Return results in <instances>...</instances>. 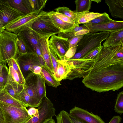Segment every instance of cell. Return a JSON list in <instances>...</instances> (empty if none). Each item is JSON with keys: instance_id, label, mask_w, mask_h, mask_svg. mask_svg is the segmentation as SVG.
Masks as SVG:
<instances>
[{"instance_id": "cell-1", "label": "cell", "mask_w": 123, "mask_h": 123, "mask_svg": "<svg viewBox=\"0 0 123 123\" xmlns=\"http://www.w3.org/2000/svg\"><path fill=\"white\" fill-rule=\"evenodd\" d=\"M82 82L87 88L99 92L123 87V41L112 46H103L98 58Z\"/></svg>"}, {"instance_id": "cell-2", "label": "cell", "mask_w": 123, "mask_h": 123, "mask_svg": "<svg viewBox=\"0 0 123 123\" xmlns=\"http://www.w3.org/2000/svg\"><path fill=\"white\" fill-rule=\"evenodd\" d=\"M110 33L109 32H101L85 34L77 45L76 53L71 58L80 59L90 51L100 46L102 42L108 37Z\"/></svg>"}, {"instance_id": "cell-3", "label": "cell", "mask_w": 123, "mask_h": 123, "mask_svg": "<svg viewBox=\"0 0 123 123\" xmlns=\"http://www.w3.org/2000/svg\"><path fill=\"white\" fill-rule=\"evenodd\" d=\"M17 34L6 30L0 33V64H6L9 60L17 57Z\"/></svg>"}, {"instance_id": "cell-4", "label": "cell", "mask_w": 123, "mask_h": 123, "mask_svg": "<svg viewBox=\"0 0 123 123\" xmlns=\"http://www.w3.org/2000/svg\"><path fill=\"white\" fill-rule=\"evenodd\" d=\"M47 12L45 11L28 27L42 38L50 37L62 32L53 23Z\"/></svg>"}, {"instance_id": "cell-5", "label": "cell", "mask_w": 123, "mask_h": 123, "mask_svg": "<svg viewBox=\"0 0 123 123\" xmlns=\"http://www.w3.org/2000/svg\"><path fill=\"white\" fill-rule=\"evenodd\" d=\"M0 107L3 113L4 123H25L32 117L29 115L25 107H17L0 102Z\"/></svg>"}, {"instance_id": "cell-6", "label": "cell", "mask_w": 123, "mask_h": 123, "mask_svg": "<svg viewBox=\"0 0 123 123\" xmlns=\"http://www.w3.org/2000/svg\"><path fill=\"white\" fill-rule=\"evenodd\" d=\"M37 107L38 115L32 116L25 123H45L55 115L53 104L46 96L42 99Z\"/></svg>"}, {"instance_id": "cell-7", "label": "cell", "mask_w": 123, "mask_h": 123, "mask_svg": "<svg viewBox=\"0 0 123 123\" xmlns=\"http://www.w3.org/2000/svg\"><path fill=\"white\" fill-rule=\"evenodd\" d=\"M69 61L73 66L71 72L65 79L72 80L78 78H84L88 74L96 62L91 60L77 59L71 58L65 60Z\"/></svg>"}, {"instance_id": "cell-8", "label": "cell", "mask_w": 123, "mask_h": 123, "mask_svg": "<svg viewBox=\"0 0 123 123\" xmlns=\"http://www.w3.org/2000/svg\"><path fill=\"white\" fill-rule=\"evenodd\" d=\"M17 34L24 42L27 53H35L36 49L41 47L40 40L42 37L29 27H25Z\"/></svg>"}, {"instance_id": "cell-9", "label": "cell", "mask_w": 123, "mask_h": 123, "mask_svg": "<svg viewBox=\"0 0 123 123\" xmlns=\"http://www.w3.org/2000/svg\"><path fill=\"white\" fill-rule=\"evenodd\" d=\"M16 60L23 75L29 71L33 73L39 66H43L41 64L38 56L34 53L18 55Z\"/></svg>"}, {"instance_id": "cell-10", "label": "cell", "mask_w": 123, "mask_h": 123, "mask_svg": "<svg viewBox=\"0 0 123 123\" xmlns=\"http://www.w3.org/2000/svg\"><path fill=\"white\" fill-rule=\"evenodd\" d=\"M44 12L42 11L39 13L33 12L25 15L7 25L5 27V29L9 32L17 34L25 27H29L35 20L42 15Z\"/></svg>"}, {"instance_id": "cell-11", "label": "cell", "mask_w": 123, "mask_h": 123, "mask_svg": "<svg viewBox=\"0 0 123 123\" xmlns=\"http://www.w3.org/2000/svg\"><path fill=\"white\" fill-rule=\"evenodd\" d=\"M24 15L12 7L7 0H0V20L5 27Z\"/></svg>"}, {"instance_id": "cell-12", "label": "cell", "mask_w": 123, "mask_h": 123, "mask_svg": "<svg viewBox=\"0 0 123 123\" xmlns=\"http://www.w3.org/2000/svg\"><path fill=\"white\" fill-rule=\"evenodd\" d=\"M69 114L83 123H105L98 115L76 106L70 111Z\"/></svg>"}, {"instance_id": "cell-13", "label": "cell", "mask_w": 123, "mask_h": 123, "mask_svg": "<svg viewBox=\"0 0 123 123\" xmlns=\"http://www.w3.org/2000/svg\"><path fill=\"white\" fill-rule=\"evenodd\" d=\"M68 38L59 37L55 35L51 36L49 42L58 56L59 59L63 60L69 49Z\"/></svg>"}, {"instance_id": "cell-14", "label": "cell", "mask_w": 123, "mask_h": 123, "mask_svg": "<svg viewBox=\"0 0 123 123\" xmlns=\"http://www.w3.org/2000/svg\"><path fill=\"white\" fill-rule=\"evenodd\" d=\"M35 74L31 72L25 78L24 89L31 98V107H37L39 105L35 81Z\"/></svg>"}, {"instance_id": "cell-15", "label": "cell", "mask_w": 123, "mask_h": 123, "mask_svg": "<svg viewBox=\"0 0 123 123\" xmlns=\"http://www.w3.org/2000/svg\"><path fill=\"white\" fill-rule=\"evenodd\" d=\"M90 32L112 31L123 29V21H117L112 20L109 23L86 26Z\"/></svg>"}, {"instance_id": "cell-16", "label": "cell", "mask_w": 123, "mask_h": 123, "mask_svg": "<svg viewBox=\"0 0 123 123\" xmlns=\"http://www.w3.org/2000/svg\"><path fill=\"white\" fill-rule=\"evenodd\" d=\"M58 62L57 70L53 76L56 80L60 82L62 80L66 79L71 72L73 66L69 61L64 59L58 60Z\"/></svg>"}, {"instance_id": "cell-17", "label": "cell", "mask_w": 123, "mask_h": 123, "mask_svg": "<svg viewBox=\"0 0 123 123\" xmlns=\"http://www.w3.org/2000/svg\"><path fill=\"white\" fill-rule=\"evenodd\" d=\"M113 17L123 19V0H105Z\"/></svg>"}, {"instance_id": "cell-18", "label": "cell", "mask_w": 123, "mask_h": 123, "mask_svg": "<svg viewBox=\"0 0 123 123\" xmlns=\"http://www.w3.org/2000/svg\"><path fill=\"white\" fill-rule=\"evenodd\" d=\"M50 37H43L41 39L42 55L45 64V66L48 68L53 76L54 72L48 46V42Z\"/></svg>"}, {"instance_id": "cell-19", "label": "cell", "mask_w": 123, "mask_h": 123, "mask_svg": "<svg viewBox=\"0 0 123 123\" xmlns=\"http://www.w3.org/2000/svg\"><path fill=\"white\" fill-rule=\"evenodd\" d=\"M7 1L12 7L24 15L33 12L29 0H9Z\"/></svg>"}, {"instance_id": "cell-20", "label": "cell", "mask_w": 123, "mask_h": 123, "mask_svg": "<svg viewBox=\"0 0 123 123\" xmlns=\"http://www.w3.org/2000/svg\"><path fill=\"white\" fill-rule=\"evenodd\" d=\"M103 46L108 47L118 44L123 40V29L110 32Z\"/></svg>"}, {"instance_id": "cell-21", "label": "cell", "mask_w": 123, "mask_h": 123, "mask_svg": "<svg viewBox=\"0 0 123 123\" xmlns=\"http://www.w3.org/2000/svg\"><path fill=\"white\" fill-rule=\"evenodd\" d=\"M24 88V85L15 82L9 75L7 82L4 88L9 94L17 100L18 95Z\"/></svg>"}, {"instance_id": "cell-22", "label": "cell", "mask_w": 123, "mask_h": 123, "mask_svg": "<svg viewBox=\"0 0 123 123\" xmlns=\"http://www.w3.org/2000/svg\"><path fill=\"white\" fill-rule=\"evenodd\" d=\"M90 32L87 28L84 25L75 26L71 29L57 34L58 36L63 38H68L73 36L83 35Z\"/></svg>"}, {"instance_id": "cell-23", "label": "cell", "mask_w": 123, "mask_h": 123, "mask_svg": "<svg viewBox=\"0 0 123 123\" xmlns=\"http://www.w3.org/2000/svg\"><path fill=\"white\" fill-rule=\"evenodd\" d=\"M0 102L17 107H26L25 105L9 94L4 88L0 92Z\"/></svg>"}, {"instance_id": "cell-24", "label": "cell", "mask_w": 123, "mask_h": 123, "mask_svg": "<svg viewBox=\"0 0 123 123\" xmlns=\"http://www.w3.org/2000/svg\"><path fill=\"white\" fill-rule=\"evenodd\" d=\"M49 86L56 87L61 85L60 82L56 80L46 66H43L39 75Z\"/></svg>"}, {"instance_id": "cell-25", "label": "cell", "mask_w": 123, "mask_h": 123, "mask_svg": "<svg viewBox=\"0 0 123 123\" xmlns=\"http://www.w3.org/2000/svg\"><path fill=\"white\" fill-rule=\"evenodd\" d=\"M47 14L54 25L60 30L62 32L68 30L75 26H79V24H74L65 22L52 14L51 12H47Z\"/></svg>"}, {"instance_id": "cell-26", "label": "cell", "mask_w": 123, "mask_h": 123, "mask_svg": "<svg viewBox=\"0 0 123 123\" xmlns=\"http://www.w3.org/2000/svg\"><path fill=\"white\" fill-rule=\"evenodd\" d=\"M35 81L39 104L42 99L46 96V88L45 82L39 75L35 74Z\"/></svg>"}, {"instance_id": "cell-27", "label": "cell", "mask_w": 123, "mask_h": 123, "mask_svg": "<svg viewBox=\"0 0 123 123\" xmlns=\"http://www.w3.org/2000/svg\"><path fill=\"white\" fill-rule=\"evenodd\" d=\"M54 11L65 15L72 19L75 22L76 24H79L78 22L79 19L86 12H76L72 11L68 7L65 6L58 7L55 9Z\"/></svg>"}, {"instance_id": "cell-28", "label": "cell", "mask_w": 123, "mask_h": 123, "mask_svg": "<svg viewBox=\"0 0 123 123\" xmlns=\"http://www.w3.org/2000/svg\"><path fill=\"white\" fill-rule=\"evenodd\" d=\"M75 2L76 5V12H88L91 8V0H76Z\"/></svg>"}, {"instance_id": "cell-29", "label": "cell", "mask_w": 123, "mask_h": 123, "mask_svg": "<svg viewBox=\"0 0 123 123\" xmlns=\"http://www.w3.org/2000/svg\"><path fill=\"white\" fill-rule=\"evenodd\" d=\"M98 17L89 21L87 23L83 24L86 26L98 24L106 23L110 22L112 19L110 17L109 15L105 12Z\"/></svg>"}, {"instance_id": "cell-30", "label": "cell", "mask_w": 123, "mask_h": 123, "mask_svg": "<svg viewBox=\"0 0 123 123\" xmlns=\"http://www.w3.org/2000/svg\"><path fill=\"white\" fill-rule=\"evenodd\" d=\"M103 13L90 12L89 11L85 12L80 18L78 22L79 24H85L102 15Z\"/></svg>"}, {"instance_id": "cell-31", "label": "cell", "mask_w": 123, "mask_h": 123, "mask_svg": "<svg viewBox=\"0 0 123 123\" xmlns=\"http://www.w3.org/2000/svg\"><path fill=\"white\" fill-rule=\"evenodd\" d=\"M49 40L48 42V48L54 74L57 71L58 67V60H59L58 56L55 50L49 43Z\"/></svg>"}, {"instance_id": "cell-32", "label": "cell", "mask_w": 123, "mask_h": 123, "mask_svg": "<svg viewBox=\"0 0 123 123\" xmlns=\"http://www.w3.org/2000/svg\"><path fill=\"white\" fill-rule=\"evenodd\" d=\"M103 46L101 45L90 51L81 58L83 59L91 60L96 62L98 58Z\"/></svg>"}, {"instance_id": "cell-33", "label": "cell", "mask_w": 123, "mask_h": 123, "mask_svg": "<svg viewBox=\"0 0 123 123\" xmlns=\"http://www.w3.org/2000/svg\"><path fill=\"white\" fill-rule=\"evenodd\" d=\"M32 11L39 13L43 8L47 0H29Z\"/></svg>"}, {"instance_id": "cell-34", "label": "cell", "mask_w": 123, "mask_h": 123, "mask_svg": "<svg viewBox=\"0 0 123 123\" xmlns=\"http://www.w3.org/2000/svg\"><path fill=\"white\" fill-rule=\"evenodd\" d=\"M7 63L8 64L11 65L13 69L17 73L22 85H24L25 81V78L17 62L16 57L9 60L7 61Z\"/></svg>"}, {"instance_id": "cell-35", "label": "cell", "mask_w": 123, "mask_h": 123, "mask_svg": "<svg viewBox=\"0 0 123 123\" xmlns=\"http://www.w3.org/2000/svg\"><path fill=\"white\" fill-rule=\"evenodd\" d=\"M17 99L25 105L26 107H31V98L24 89L18 95Z\"/></svg>"}, {"instance_id": "cell-36", "label": "cell", "mask_w": 123, "mask_h": 123, "mask_svg": "<svg viewBox=\"0 0 123 123\" xmlns=\"http://www.w3.org/2000/svg\"><path fill=\"white\" fill-rule=\"evenodd\" d=\"M114 110L117 113L122 114L123 113V92L118 94L114 107Z\"/></svg>"}, {"instance_id": "cell-37", "label": "cell", "mask_w": 123, "mask_h": 123, "mask_svg": "<svg viewBox=\"0 0 123 123\" xmlns=\"http://www.w3.org/2000/svg\"><path fill=\"white\" fill-rule=\"evenodd\" d=\"M57 123H73L69 116V114L64 110H62L56 116Z\"/></svg>"}, {"instance_id": "cell-38", "label": "cell", "mask_w": 123, "mask_h": 123, "mask_svg": "<svg viewBox=\"0 0 123 123\" xmlns=\"http://www.w3.org/2000/svg\"><path fill=\"white\" fill-rule=\"evenodd\" d=\"M9 76V69L6 65H5L0 74V84L5 87L8 81Z\"/></svg>"}, {"instance_id": "cell-39", "label": "cell", "mask_w": 123, "mask_h": 123, "mask_svg": "<svg viewBox=\"0 0 123 123\" xmlns=\"http://www.w3.org/2000/svg\"><path fill=\"white\" fill-rule=\"evenodd\" d=\"M84 35L73 36L68 38V41L69 43V49L77 46L78 43Z\"/></svg>"}, {"instance_id": "cell-40", "label": "cell", "mask_w": 123, "mask_h": 123, "mask_svg": "<svg viewBox=\"0 0 123 123\" xmlns=\"http://www.w3.org/2000/svg\"><path fill=\"white\" fill-rule=\"evenodd\" d=\"M51 13L57 18L66 23L74 24H76L75 22L70 18L65 15L56 12L54 11H50Z\"/></svg>"}, {"instance_id": "cell-41", "label": "cell", "mask_w": 123, "mask_h": 123, "mask_svg": "<svg viewBox=\"0 0 123 123\" xmlns=\"http://www.w3.org/2000/svg\"><path fill=\"white\" fill-rule=\"evenodd\" d=\"M17 45L18 51V55L24 54L27 53L26 48L24 42L18 36Z\"/></svg>"}, {"instance_id": "cell-42", "label": "cell", "mask_w": 123, "mask_h": 123, "mask_svg": "<svg viewBox=\"0 0 123 123\" xmlns=\"http://www.w3.org/2000/svg\"><path fill=\"white\" fill-rule=\"evenodd\" d=\"M8 65L9 67L8 69L9 76L15 82L19 84L22 85L19 77L17 73L13 69L11 65Z\"/></svg>"}, {"instance_id": "cell-43", "label": "cell", "mask_w": 123, "mask_h": 123, "mask_svg": "<svg viewBox=\"0 0 123 123\" xmlns=\"http://www.w3.org/2000/svg\"><path fill=\"white\" fill-rule=\"evenodd\" d=\"M77 47V45L69 49L65 55L63 59L65 60L73 57L76 53Z\"/></svg>"}, {"instance_id": "cell-44", "label": "cell", "mask_w": 123, "mask_h": 123, "mask_svg": "<svg viewBox=\"0 0 123 123\" xmlns=\"http://www.w3.org/2000/svg\"><path fill=\"white\" fill-rule=\"evenodd\" d=\"M28 113L29 115L31 116H37L39 115L38 109L33 107L30 108L28 110Z\"/></svg>"}, {"instance_id": "cell-45", "label": "cell", "mask_w": 123, "mask_h": 123, "mask_svg": "<svg viewBox=\"0 0 123 123\" xmlns=\"http://www.w3.org/2000/svg\"><path fill=\"white\" fill-rule=\"evenodd\" d=\"M121 120L122 118L119 116H114L109 123H119Z\"/></svg>"}, {"instance_id": "cell-46", "label": "cell", "mask_w": 123, "mask_h": 123, "mask_svg": "<svg viewBox=\"0 0 123 123\" xmlns=\"http://www.w3.org/2000/svg\"><path fill=\"white\" fill-rule=\"evenodd\" d=\"M0 123H4V117L2 110L0 107Z\"/></svg>"}, {"instance_id": "cell-47", "label": "cell", "mask_w": 123, "mask_h": 123, "mask_svg": "<svg viewBox=\"0 0 123 123\" xmlns=\"http://www.w3.org/2000/svg\"><path fill=\"white\" fill-rule=\"evenodd\" d=\"M69 117L73 123H83L69 115Z\"/></svg>"}, {"instance_id": "cell-48", "label": "cell", "mask_w": 123, "mask_h": 123, "mask_svg": "<svg viewBox=\"0 0 123 123\" xmlns=\"http://www.w3.org/2000/svg\"><path fill=\"white\" fill-rule=\"evenodd\" d=\"M5 29V27L4 26L3 24L0 20V33L2 32Z\"/></svg>"}, {"instance_id": "cell-49", "label": "cell", "mask_w": 123, "mask_h": 123, "mask_svg": "<svg viewBox=\"0 0 123 123\" xmlns=\"http://www.w3.org/2000/svg\"><path fill=\"white\" fill-rule=\"evenodd\" d=\"M45 123H55V121L53 118L47 121Z\"/></svg>"}, {"instance_id": "cell-50", "label": "cell", "mask_w": 123, "mask_h": 123, "mask_svg": "<svg viewBox=\"0 0 123 123\" xmlns=\"http://www.w3.org/2000/svg\"><path fill=\"white\" fill-rule=\"evenodd\" d=\"M6 64L3 65L2 64H0V74L2 71L4 66Z\"/></svg>"}, {"instance_id": "cell-51", "label": "cell", "mask_w": 123, "mask_h": 123, "mask_svg": "<svg viewBox=\"0 0 123 123\" xmlns=\"http://www.w3.org/2000/svg\"><path fill=\"white\" fill-rule=\"evenodd\" d=\"M91 1H93L94 2H96L97 3H99L101 1V0H91Z\"/></svg>"}, {"instance_id": "cell-52", "label": "cell", "mask_w": 123, "mask_h": 123, "mask_svg": "<svg viewBox=\"0 0 123 123\" xmlns=\"http://www.w3.org/2000/svg\"><path fill=\"white\" fill-rule=\"evenodd\" d=\"M4 88V87L0 84V90H3Z\"/></svg>"}, {"instance_id": "cell-53", "label": "cell", "mask_w": 123, "mask_h": 123, "mask_svg": "<svg viewBox=\"0 0 123 123\" xmlns=\"http://www.w3.org/2000/svg\"><path fill=\"white\" fill-rule=\"evenodd\" d=\"M2 90H0V92H1V91H2Z\"/></svg>"}]
</instances>
